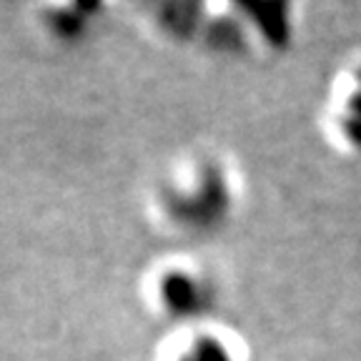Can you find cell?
<instances>
[{
	"label": "cell",
	"instance_id": "obj_5",
	"mask_svg": "<svg viewBox=\"0 0 361 361\" xmlns=\"http://www.w3.org/2000/svg\"><path fill=\"white\" fill-rule=\"evenodd\" d=\"M103 6L96 3H66V6H48L40 11V28L58 43H78L88 35L93 25H98V18Z\"/></svg>",
	"mask_w": 361,
	"mask_h": 361
},
{
	"label": "cell",
	"instance_id": "obj_2",
	"mask_svg": "<svg viewBox=\"0 0 361 361\" xmlns=\"http://www.w3.org/2000/svg\"><path fill=\"white\" fill-rule=\"evenodd\" d=\"M138 296L143 309L166 329L183 326L219 316L224 281L219 269L206 256L178 248L156 256L143 269Z\"/></svg>",
	"mask_w": 361,
	"mask_h": 361
},
{
	"label": "cell",
	"instance_id": "obj_1",
	"mask_svg": "<svg viewBox=\"0 0 361 361\" xmlns=\"http://www.w3.org/2000/svg\"><path fill=\"white\" fill-rule=\"evenodd\" d=\"M241 173L214 148H191L158 171L146 206L153 224L180 241L214 236L241 206Z\"/></svg>",
	"mask_w": 361,
	"mask_h": 361
},
{
	"label": "cell",
	"instance_id": "obj_4",
	"mask_svg": "<svg viewBox=\"0 0 361 361\" xmlns=\"http://www.w3.org/2000/svg\"><path fill=\"white\" fill-rule=\"evenodd\" d=\"M322 133L338 156L361 158V58L338 63L322 101Z\"/></svg>",
	"mask_w": 361,
	"mask_h": 361
},
{
	"label": "cell",
	"instance_id": "obj_3",
	"mask_svg": "<svg viewBox=\"0 0 361 361\" xmlns=\"http://www.w3.org/2000/svg\"><path fill=\"white\" fill-rule=\"evenodd\" d=\"M153 361H251V346L238 329L214 316L166 329Z\"/></svg>",
	"mask_w": 361,
	"mask_h": 361
}]
</instances>
